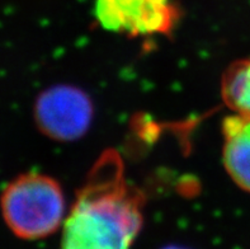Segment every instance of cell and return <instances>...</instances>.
<instances>
[{
  "mask_svg": "<svg viewBox=\"0 0 250 249\" xmlns=\"http://www.w3.org/2000/svg\"><path fill=\"white\" fill-rule=\"evenodd\" d=\"M94 107L82 89L56 85L36 98L33 116L37 129L56 141H73L85 135L93 121Z\"/></svg>",
  "mask_w": 250,
  "mask_h": 249,
  "instance_id": "4",
  "label": "cell"
},
{
  "mask_svg": "<svg viewBox=\"0 0 250 249\" xmlns=\"http://www.w3.org/2000/svg\"><path fill=\"white\" fill-rule=\"evenodd\" d=\"M144 196L116 152L89 172L63 221L61 249H131L144 223Z\"/></svg>",
  "mask_w": 250,
  "mask_h": 249,
  "instance_id": "1",
  "label": "cell"
},
{
  "mask_svg": "<svg viewBox=\"0 0 250 249\" xmlns=\"http://www.w3.org/2000/svg\"><path fill=\"white\" fill-rule=\"evenodd\" d=\"M97 22L127 37L168 36L181 13L174 0H93Z\"/></svg>",
  "mask_w": 250,
  "mask_h": 249,
  "instance_id": "3",
  "label": "cell"
},
{
  "mask_svg": "<svg viewBox=\"0 0 250 249\" xmlns=\"http://www.w3.org/2000/svg\"><path fill=\"white\" fill-rule=\"evenodd\" d=\"M222 158L229 176L250 192V116L234 113L222 122Z\"/></svg>",
  "mask_w": 250,
  "mask_h": 249,
  "instance_id": "5",
  "label": "cell"
},
{
  "mask_svg": "<svg viewBox=\"0 0 250 249\" xmlns=\"http://www.w3.org/2000/svg\"><path fill=\"white\" fill-rule=\"evenodd\" d=\"M0 211L16 237L24 240L43 239L65 221V196L52 177L29 172L6 184L0 195Z\"/></svg>",
  "mask_w": 250,
  "mask_h": 249,
  "instance_id": "2",
  "label": "cell"
},
{
  "mask_svg": "<svg viewBox=\"0 0 250 249\" xmlns=\"http://www.w3.org/2000/svg\"><path fill=\"white\" fill-rule=\"evenodd\" d=\"M221 95L234 113L250 116V57L228 68L221 80Z\"/></svg>",
  "mask_w": 250,
  "mask_h": 249,
  "instance_id": "6",
  "label": "cell"
},
{
  "mask_svg": "<svg viewBox=\"0 0 250 249\" xmlns=\"http://www.w3.org/2000/svg\"><path fill=\"white\" fill-rule=\"evenodd\" d=\"M164 249H186V248H181V247H167Z\"/></svg>",
  "mask_w": 250,
  "mask_h": 249,
  "instance_id": "7",
  "label": "cell"
}]
</instances>
